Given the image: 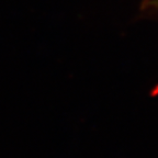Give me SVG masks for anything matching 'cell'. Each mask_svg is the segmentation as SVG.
<instances>
[{
  "instance_id": "obj_1",
  "label": "cell",
  "mask_w": 158,
  "mask_h": 158,
  "mask_svg": "<svg viewBox=\"0 0 158 158\" xmlns=\"http://www.w3.org/2000/svg\"><path fill=\"white\" fill-rule=\"evenodd\" d=\"M143 9L158 10V0H145L143 3Z\"/></svg>"
}]
</instances>
